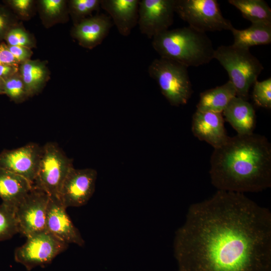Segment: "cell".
Returning <instances> with one entry per match:
<instances>
[{"instance_id":"1","label":"cell","mask_w":271,"mask_h":271,"mask_svg":"<svg viewBox=\"0 0 271 271\" xmlns=\"http://www.w3.org/2000/svg\"><path fill=\"white\" fill-rule=\"evenodd\" d=\"M174 251L178 271H271V213L243 193L217 190L190 206Z\"/></svg>"},{"instance_id":"2","label":"cell","mask_w":271,"mask_h":271,"mask_svg":"<svg viewBox=\"0 0 271 271\" xmlns=\"http://www.w3.org/2000/svg\"><path fill=\"white\" fill-rule=\"evenodd\" d=\"M209 175L218 190L258 192L271 187V145L252 133L229 137L210 158Z\"/></svg>"},{"instance_id":"3","label":"cell","mask_w":271,"mask_h":271,"mask_svg":"<svg viewBox=\"0 0 271 271\" xmlns=\"http://www.w3.org/2000/svg\"><path fill=\"white\" fill-rule=\"evenodd\" d=\"M152 44L160 58L186 67L209 63L215 50L206 33L189 26L164 31L152 38Z\"/></svg>"},{"instance_id":"4","label":"cell","mask_w":271,"mask_h":271,"mask_svg":"<svg viewBox=\"0 0 271 271\" xmlns=\"http://www.w3.org/2000/svg\"><path fill=\"white\" fill-rule=\"evenodd\" d=\"M216 59L227 71L236 96L247 100L250 87L257 80L263 67L249 49L231 45H221L214 50Z\"/></svg>"},{"instance_id":"5","label":"cell","mask_w":271,"mask_h":271,"mask_svg":"<svg viewBox=\"0 0 271 271\" xmlns=\"http://www.w3.org/2000/svg\"><path fill=\"white\" fill-rule=\"evenodd\" d=\"M148 72L158 83L162 94L172 106L186 104L193 93L187 67L162 58L154 59Z\"/></svg>"},{"instance_id":"6","label":"cell","mask_w":271,"mask_h":271,"mask_svg":"<svg viewBox=\"0 0 271 271\" xmlns=\"http://www.w3.org/2000/svg\"><path fill=\"white\" fill-rule=\"evenodd\" d=\"M74 167L59 146L48 142L42 147V152L33 186L46 192L50 197L59 198L62 184Z\"/></svg>"},{"instance_id":"7","label":"cell","mask_w":271,"mask_h":271,"mask_svg":"<svg viewBox=\"0 0 271 271\" xmlns=\"http://www.w3.org/2000/svg\"><path fill=\"white\" fill-rule=\"evenodd\" d=\"M175 13L190 27L202 33L230 31L233 27L223 16L216 0H176Z\"/></svg>"},{"instance_id":"8","label":"cell","mask_w":271,"mask_h":271,"mask_svg":"<svg viewBox=\"0 0 271 271\" xmlns=\"http://www.w3.org/2000/svg\"><path fill=\"white\" fill-rule=\"evenodd\" d=\"M26 242L14 252L15 260L23 264L28 271L51 263L64 251L68 244L59 240L47 231L34 233L26 237Z\"/></svg>"},{"instance_id":"9","label":"cell","mask_w":271,"mask_h":271,"mask_svg":"<svg viewBox=\"0 0 271 271\" xmlns=\"http://www.w3.org/2000/svg\"><path fill=\"white\" fill-rule=\"evenodd\" d=\"M49 196L44 191L33 187L15 208L19 233L26 237L45 231Z\"/></svg>"},{"instance_id":"10","label":"cell","mask_w":271,"mask_h":271,"mask_svg":"<svg viewBox=\"0 0 271 271\" xmlns=\"http://www.w3.org/2000/svg\"><path fill=\"white\" fill-rule=\"evenodd\" d=\"M175 1H140L138 24L141 33L152 39L168 30L174 22Z\"/></svg>"},{"instance_id":"11","label":"cell","mask_w":271,"mask_h":271,"mask_svg":"<svg viewBox=\"0 0 271 271\" xmlns=\"http://www.w3.org/2000/svg\"><path fill=\"white\" fill-rule=\"evenodd\" d=\"M97 177L95 169L72 168L59 193V198L64 206L67 209L85 205L94 192Z\"/></svg>"},{"instance_id":"12","label":"cell","mask_w":271,"mask_h":271,"mask_svg":"<svg viewBox=\"0 0 271 271\" xmlns=\"http://www.w3.org/2000/svg\"><path fill=\"white\" fill-rule=\"evenodd\" d=\"M42 147L34 143L0 153V169L18 175L33 185L38 172Z\"/></svg>"},{"instance_id":"13","label":"cell","mask_w":271,"mask_h":271,"mask_svg":"<svg viewBox=\"0 0 271 271\" xmlns=\"http://www.w3.org/2000/svg\"><path fill=\"white\" fill-rule=\"evenodd\" d=\"M46 231L61 241L83 246L84 240L75 226L64 206L58 197H49L46 219Z\"/></svg>"},{"instance_id":"14","label":"cell","mask_w":271,"mask_h":271,"mask_svg":"<svg viewBox=\"0 0 271 271\" xmlns=\"http://www.w3.org/2000/svg\"><path fill=\"white\" fill-rule=\"evenodd\" d=\"M191 129L195 137L214 149L222 146L229 137L222 113L196 110L192 116Z\"/></svg>"},{"instance_id":"15","label":"cell","mask_w":271,"mask_h":271,"mask_svg":"<svg viewBox=\"0 0 271 271\" xmlns=\"http://www.w3.org/2000/svg\"><path fill=\"white\" fill-rule=\"evenodd\" d=\"M113 25L109 16L97 15L74 25L71 34L81 47L92 49L102 42Z\"/></svg>"},{"instance_id":"16","label":"cell","mask_w":271,"mask_h":271,"mask_svg":"<svg viewBox=\"0 0 271 271\" xmlns=\"http://www.w3.org/2000/svg\"><path fill=\"white\" fill-rule=\"evenodd\" d=\"M139 0H100V7L112 20L119 33L128 36L138 24Z\"/></svg>"},{"instance_id":"17","label":"cell","mask_w":271,"mask_h":271,"mask_svg":"<svg viewBox=\"0 0 271 271\" xmlns=\"http://www.w3.org/2000/svg\"><path fill=\"white\" fill-rule=\"evenodd\" d=\"M238 134L253 133L256 124V114L252 105L247 100L237 96L233 97L222 112Z\"/></svg>"},{"instance_id":"18","label":"cell","mask_w":271,"mask_h":271,"mask_svg":"<svg viewBox=\"0 0 271 271\" xmlns=\"http://www.w3.org/2000/svg\"><path fill=\"white\" fill-rule=\"evenodd\" d=\"M33 184L25 178L0 169V198L16 208L31 191Z\"/></svg>"},{"instance_id":"19","label":"cell","mask_w":271,"mask_h":271,"mask_svg":"<svg viewBox=\"0 0 271 271\" xmlns=\"http://www.w3.org/2000/svg\"><path fill=\"white\" fill-rule=\"evenodd\" d=\"M19 73L30 97L40 93L50 78L46 61L29 59L19 65Z\"/></svg>"},{"instance_id":"20","label":"cell","mask_w":271,"mask_h":271,"mask_svg":"<svg viewBox=\"0 0 271 271\" xmlns=\"http://www.w3.org/2000/svg\"><path fill=\"white\" fill-rule=\"evenodd\" d=\"M235 96L236 90L228 81L221 86L201 92L196 105L197 110L222 113L230 100Z\"/></svg>"},{"instance_id":"21","label":"cell","mask_w":271,"mask_h":271,"mask_svg":"<svg viewBox=\"0 0 271 271\" xmlns=\"http://www.w3.org/2000/svg\"><path fill=\"white\" fill-rule=\"evenodd\" d=\"M233 38V45L248 49L251 47L271 43V26L251 24L248 28L238 30L233 27L230 30Z\"/></svg>"},{"instance_id":"22","label":"cell","mask_w":271,"mask_h":271,"mask_svg":"<svg viewBox=\"0 0 271 271\" xmlns=\"http://www.w3.org/2000/svg\"><path fill=\"white\" fill-rule=\"evenodd\" d=\"M37 11L42 23L46 28L57 24L66 23L69 20L67 1H37Z\"/></svg>"},{"instance_id":"23","label":"cell","mask_w":271,"mask_h":271,"mask_svg":"<svg viewBox=\"0 0 271 271\" xmlns=\"http://www.w3.org/2000/svg\"><path fill=\"white\" fill-rule=\"evenodd\" d=\"M251 24L271 26V9L263 0H229Z\"/></svg>"},{"instance_id":"24","label":"cell","mask_w":271,"mask_h":271,"mask_svg":"<svg viewBox=\"0 0 271 271\" xmlns=\"http://www.w3.org/2000/svg\"><path fill=\"white\" fill-rule=\"evenodd\" d=\"M18 233L15 208L2 202L0 204V241L9 239Z\"/></svg>"},{"instance_id":"25","label":"cell","mask_w":271,"mask_h":271,"mask_svg":"<svg viewBox=\"0 0 271 271\" xmlns=\"http://www.w3.org/2000/svg\"><path fill=\"white\" fill-rule=\"evenodd\" d=\"M69 16L74 25L87 18L100 7V0H70L67 1Z\"/></svg>"},{"instance_id":"26","label":"cell","mask_w":271,"mask_h":271,"mask_svg":"<svg viewBox=\"0 0 271 271\" xmlns=\"http://www.w3.org/2000/svg\"><path fill=\"white\" fill-rule=\"evenodd\" d=\"M3 80L4 94L14 102L21 103L29 98L19 71Z\"/></svg>"},{"instance_id":"27","label":"cell","mask_w":271,"mask_h":271,"mask_svg":"<svg viewBox=\"0 0 271 271\" xmlns=\"http://www.w3.org/2000/svg\"><path fill=\"white\" fill-rule=\"evenodd\" d=\"M4 39L8 46H18L30 49L36 46V41L34 36L20 24L9 30Z\"/></svg>"},{"instance_id":"28","label":"cell","mask_w":271,"mask_h":271,"mask_svg":"<svg viewBox=\"0 0 271 271\" xmlns=\"http://www.w3.org/2000/svg\"><path fill=\"white\" fill-rule=\"evenodd\" d=\"M252 98L258 107L267 109L271 108V78L261 81L256 80L253 85Z\"/></svg>"},{"instance_id":"29","label":"cell","mask_w":271,"mask_h":271,"mask_svg":"<svg viewBox=\"0 0 271 271\" xmlns=\"http://www.w3.org/2000/svg\"><path fill=\"white\" fill-rule=\"evenodd\" d=\"M9 7L19 20L28 21L36 14L37 1L34 0H9Z\"/></svg>"},{"instance_id":"30","label":"cell","mask_w":271,"mask_h":271,"mask_svg":"<svg viewBox=\"0 0 271 271\" xmlns=\"http://www.w3.org/2000/svg\"><path fill=\"white\" fill-rule=\"evenodd\" d=\"M9 10L0 6V41L12 28L19 25V20Z\"/></svg>"},{"instance_id":"31","label":"cell","mask_w":271,"mask_h":271,"mask_svg":"<svg viewBox=\"0 0 271 271\" xmlns=\"http://www.w3.org/2000/svg\"><path fill=\"white\" fill-rule=\"evenodd\" d=\"M8 48L18 62L21 64L31 59L33 55L31 49L18 46H8Z\"/></svg>"},{"instance_id":"32","label":"cell","mask_w":271,"mask_h":271,"mask_svg":"<svg viewBox=\"0 0 271 271\" xmlns=\"http://www.w3.org/2000/svg\"><path fill=\"white\" fill-rule=\"evenodd\" d=\"M0 64H20L4 43L0 44Z\"/></svg>"},{"instance_id":"33","label":"cell","mask_w":271,"mask_h":271,"mask_svg":"<svg viewBox=\"0 0 271 271\" xmlns=\"http://www.w3.org/2000/svg\"><path fill=\"white\" fill-rule=\"evenodd\" d=\"M19 65L17 64H0V78L5 79L19 71Z\"/></svg>"},{"instance_id":"34","label":"cell","mask_w":271,"mask_h":271,"mask_svg":"<svg viewBox=\"0 0 271 271\" xmlns=\"http://www.w3.org/2000/svg\"><path fill=\"white\" fill-rule=\"evenodd\" d=\"M0 94H4L3 80L0 78Z\"/></svg>"}]
</instances>
